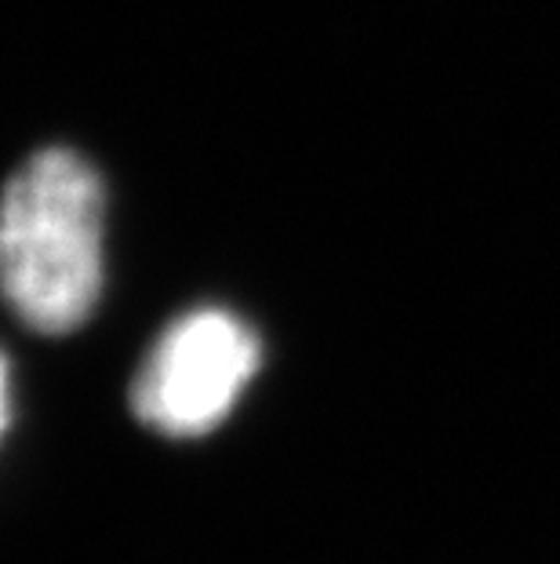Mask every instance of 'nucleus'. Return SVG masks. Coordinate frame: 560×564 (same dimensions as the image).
Here are the masks:
<instances>
[{
  "mask_svg": "<svg viewBox=\"0 0 560 564\" xmlns=\"http://www.w3.org/2000/svg\"><path fill=\"white\" fill-rule=\"evenodd\" d=\"M106 194L88 161L41 150L4 194L0 262L11 310L44 335L80 328L102 292Z\"/></svg>",
  "mask_w": 560,
  "mask_h": 564,
  "instance_id": "f257e3e1",
  "label": "nucleus"
},
{
  "mask_svg": "<svg viewBox=\"0 0 560 564\" xmlns=\"http://www.w3.org/2000/svg\"><path fill=\"white\" fill-rule=\"evenodd\" d=\"M259 357V335L237 314L194 310L153 343L131 387V408L164 437H205L233 412Z\"/></svg>",
  "mask_w": 560,
  "mask_h": 564,
  "instance_id": "f03ea898",
  "label": "nucleus"
}]
</instances>
